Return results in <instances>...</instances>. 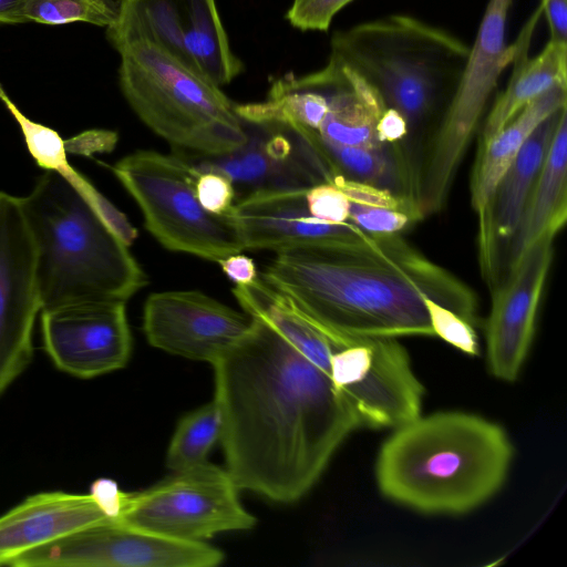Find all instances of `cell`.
<instances>
[{
	"label": "cell",
	"instance_id": "6da1fadb",
	"mask_svg": "<svg viewBox=\"0 0 567 567\" xmlns=\"http://www.w3.org/2000/svg\"><path fill=\"white\" fill-rule=\"evenodd\" d=\"M252 319L248 334L212 364L219 440L238 489L291 503L361 423L326 371Z\"/></svg>",
	"mask_w": 567,
	"mask_h": 567
},
{
	"label": "cell",
	"instance_id": "7a4b0ae2",
	"mask_svg": "<svg viewBox=\"0 0 567 567\" xmlns=\"http://www.w3.org/2000/svg\"><path fill=\"white\" fill-rule=\"evenodd\" d=\"M275 254L259 277L331 342L434 337L425 298L478 324L474 290L400 234Z\"/></svg>",
	"mask_w": 567,
	"mask_h": 567
},
{
	"label": "cell",
	"instance_id": "3957f363",
	"mask_svg": "<svg viewBox=\"0 0 567 567\" xmlns=\"http://www.w3.org/2000/svg\"><path fill=\"white\" fill-rule=\"evenodd\" d=\"M513 455L508 434L491 420L461 411L420 414L383 442L375 480L383 496L413 511L461 515L502 488Z\"/></svg>",
	"mask_w": 567,
	"mask_h": 567
},
{
	"label": "cell",
	"instance_id": "277c9868",
	"mask_svg": "<svg viewBox=\"0 0 567 567\" xmlns=\"http://www.w3.org/2000/svg\"><path fill=\"white\" fill-rule=\"evenodd\" d=\"M20 199L38 249L42 309L82 300L126 302L147 285L128 246L60 174L45 171Z\"/></svg>",
	"mask_w": 567,
	"mask_h": 567
},
{
	"label": "cell",
	"instance_id": "5b68a950",
	"mask_svg": "<svg viewBox=\"0 0 567 567\" xmlns=\"http://www.w3.org/2000/svg\"><path fill=\"white\" fill-rule=\"evenodd\" d=\"M470 47L452 33L406 14L365 21L337 31L333 56L360 74L385 107L416 133L446 111ZM435 125V126H436Z\"/></svg>",
	"mask_w": 567,
	"mask_h": 567
},
{
	"label": "cell",
	"instance_id": "8992f818",
	"mask_svg": "<svg viewBox=\"0 0 567 567\" xmlns=\"http://www.w3.org/2000/svg\"><path fill=\"white\" fill-rule=\"evenodd\" d=\"M116 51L125 100L176 153L219 156L246 143V124L220 86L146 41L124 43Z\"/></svg>",
	"mask_w": 567,
	"mask_h": 567
},
{
	"label": "cell",
	"instance_id": "52a82bcc",
	"mask_svg": "<svg viewBox=\"0 0 567 567\" xmlns=\"http://www.w3.org/2000/svg\"><path fill=\"white\" fill-rule=\"evenodd\" d=\"M111 169L138 205L145 228L166 249L217 264L244 250L226 217L199 204V171L184 156L140 150Z\"/></svg>",
	"mask_w": 567,
	"mask_h": 567
},
{
	"label": "cell",
	"instance_id": "ba28073f",
	"mask_svg": "<svg viewBox=\"0 0 567 567\" xmlns=\"http://www.w3.org/2000/svg\"><path fill=\"white\" fill-rule=\"evenodd\" d=\"M512 2L488 0L455 93L435 126L424 162L416 173L415 199L423 218L444 208L487 102L502 72L512 63L513 44L506 43Z\"/></svg>",
	"mask_w": 567,
	"mask_h": 567
},
{
	"label": "cell",
	"instance_id": "9c48e42d",
	"mask_svg": "<svg viewBox=\"0 0 567 567\" xmlns=\"http://www.w3.org/2000/svg\"><path fill=\"white\" fill-rule=\"evenodd\" d=\"M238 491L226 468L206 461L174 472L145 491L128 493L115 522L168 538L204 542L255 526Z\"/></svg>",
	"mask_w": 567,
	"mask_h": 567
},
{
	"label": "cell",
	"instance_id": "30bf717a",
	"mask_svg": "<svg viewBox=\"0 0 567 567\" xmlns=\"http://www.w3.org/2000/svg\"><path fill=\"white\" fill-rule=\"evenodd\" d=\"M106 28L112 45L146 41L218 86L244 71L230 48L216 0H118Z\"/></svg>",
	"mask_w": 567,
	"mask_h": 567
},
{
	"label": "cell",
	"instance_id": "8fae6325",
	"mask_svg": "<svg viewBox=\"0 0 567 567\" xmlns=\"http://www.w3.org/2000/svg\"><path fill=\"white\" fill-rule=\"evenodd\" d=\"M330 379L361 427L394 429L419 416L424 386L396 338L331 342Z\"/></svg>",
	"mask_w": 567,
	"mask_h": 567
},
{
	"label": "cell",
	"instance_id": "7c38bea8",
	"mask_svg": "<svg viewBox=\"0 0 567 567\" xmlns=\"http://www.w3.org/2000/svg\"><path fill=\"white\" fill-rule=\"evenodd\" d=\"M225 556L205 542L152 534L110 520L19 555L14 567H214Z\"/></svg>",
	"mask_w": 567,
	"mask_h": 567
},
{
	"label": "cell",
	"instance_id": "4fadbf2b",
	"mask_svg": "<svg viewBox=\"0 0 567 567\" xmlns=\"http://www.w3.org/2000/svg\"><path fill=\"white\" fill-rule=\"evenodd\" d=\"M41 310L33 234L20 197L0 192V395L32 360Z\"/></svg>",
	"mask_w": 567,
	"mask_h": 567
},
{
	"label": "cell",
	"instance_id": "5bb4252c",
	"mask_svg": "<svg viewBox=\"0 0 567 567\" xmlns=\"http://www.w3.org/2000/svg\"><path fill=\"white\" fill-rule=\"evenodd\" d=\"M555 236L545 234L506 269L492 290L485 326L486 361L497 379H517L529 353L538 309L554 258Z\"/></svg>",
	"mask_w": 567,
	"mask_h": 567
},
{
	"label": "cell",
	"instance_id": "9a60e30c",
	"mask_svg": "<svg viewBox=\"0 0 567 567\" xmlns=\"http://www.w3.org/2000/svg\"><path fill=\"white\" fill-rule=\"evenodd\" d=\"M125 303L82 300L42 309V340L56 368L90 379L125 367L132 349Z\"/></svg>",
	"mask_w": 567,
	"mask_h": 567
},
{
	"label": "cell",
	"instance_id": "2e32d148",
	"mask_svg": "<svg viewBox=\"0 0 567 567\" xmlns=\"http://www.w3.org/2000/svg\"><path fill=\"white\" fill-rule=\"evenodd\" d=\"M254 319L198 290H168L148 296L143 330L150 344L213 364L251 330Z\"/></svg>",
	"mask_w": 567,
	"mask_h": 567
},
{
	"label": "cell",
	"instance_id": "e0dca14e",
	"mask_svg": "<svg viewBox=\"0 0 567 567\" xmlns=\"http://www.w3.org/2000/svg\"><path fill=\"white\" fill-rule=\"evenodd\" d=\"M307 189H264L236 199L224 216L236 230L244 250L278 252L353 243L368 235L349 221L334 224L312 216L306 202Z\"/></svg>",
	"mask_w": 567,
	"mask_h": 567
},
{
	"label": "cell",
	"instance_id": "ac0fdd59",
	"mask_svg": "<svg viewBox=\"0 0 567 567\" xmlns=\"http://www.w3.org/2000/svg\"><path fill=\"white\" fill-rule=\"evenodd\" d=\"M563 106L529 135L498 181L485 214L478 219L477 248L482 275L494 288L501 280L502 246L513 238L558 126Z\"/></svg>",
	"mask_w": 567,
	"mask_h": 567
},
{
	"label": "cell",
	"instance_id": "d6986e66",
	"mask_svg": "<svg viewBox=\"0 0 567 567\" xmlns=\"http://www.w3.org/2000/svg\"><path fill=\"white\" fill-rule=\"evenodd\" d=\"M111 519L90 494L43 492L0 516V565L79 529Z\"/></svg>",
	"mask_w": 567,
	"mask_h": 567
},
{
	"label": "cell",
	"instance_id": "ffe728a7",
	"mask_svg": "<svg viewBox=\"0 0 567 567\" xmlns=\"http://www.w3.org/2000/svg\"><path fill=\"white\" fill-rule=\"evenodd\" d=\"M246 124L247 141L239 148L219 156L187 158L199 172H217L243 196L264 189L309 188L323 183L307 147L298 138L301 153L289 159L275 155L266 126Z\"/></svg>",
	"mask_w": 567,
	"mask_h": 567
},
{
	"label": "cell",
	"instance_id": "44dd1931",
	"mask_svg": "<svg viewBox=\"0 0 567 567\" xmlns=\"http://www.w3.org/2000/svg\"><path fill=\"white\" fill-rule=\"evenodd\" d=\"M540 14L539 6L513 43V71L486 116L480 144L489 141L530 102L554 86L567 85V44L548 41L538 54L528 56Z\"/></svg>",
	"mask_w": 567,
	"mask_h": 567
},
{
	"label": "cell",
	"instance_id": "7402d4cb",
	"mask_svg": "<svg viewBox=\"0 0 567 567\" xmlns=\"http://www.w3.org/2000/svg\"><path fill=\"white\" fill-rule=\"evenodd\" d=\"M282 127L291 130L309 146L326 183L334 176H342L415 199L416 174L398 144L343 146L324 142L306 127Z\"/></svg>",
	"mask_w": 567,
	"mask_h": 567
},
{
	"label": "cell",
	"instance_id": "603a6c76",
	"mask_svg": "<svg viewBox=\"0 0 567 567\" xmlns=\"http://www.w3.org/2000/svg\"><path fill=\"white\" fill-rule=\"evenodd\" d=\"M567 219V109L563 112L537 181L506 248V269L545 234L557 236Z\"/></svg>",
	"mask_w": 567,
	"mask_h": 567
},
{
	"label": "cell",
	"instance_id": "cb8c5ba5",
	"mask_svg": "<svg viewBox=\"0 0 567 567\" xmlns=\"http://www.w3.org/2000/svg\"><path fill=\"white\" fill-rule=\"evenodd\" d=\"M567 85H557L530 102L486 143L480 144L470 182L471 204L477 218L489 204L494 189L536 127L567 105Z\"/></svg>",
	"mask_w": 567,
	"mask_h": 567
},
{
	"label": "cell",
	"instance_id": "d4e9b609",
	"mask_svg": "<svg viewBox=\"0 0 567 567\" xmlns=\"http://www.w3.org/2000/svg\"><path fill=\"white\" fill-rule=\"evenodd\" d=\"M233 293L247 315L270 326L330 375L331 341L286 297L268 286L259 275L250 284L235 285Z\"/></svg>",
	"mask_w": 567,
	"mask_h": 567
},
{
	"label": "cell",
	"instance_id": "484cf974",
	"mask_svg": "<svg viewBox=\"0 0 567 567\" xmlns=\"http://www.w3.org/2000/svg\"><path fill=\"white\" fill-rule=\"evenodd\" d=\"M349 199L348 221L372 235L400 234L423 217L414 198L367 183L334 176L329 182Z\"/></svg>",
	"mask_w": 567,
	"mask_h": 567
},
{
	"label": "cell",
	"instance_id": "4316f807",
	"mask_svg": "<svg viewBox=\"0 0 567 567\" xmlns=\"http://www.w3.org/2000/svg\"><path fill=\"white\" fill-rule=\"evenodd\" d=\"M0 101L20 126L25 146L35 163L45 171L60 174L84 197L102 219L106 221L114 219L117 208L69 164L65 141L60 134L53 128L27 117L10 99L1 83Z\"/></svg>",
	"mask_w": 567,
	"mask_h": 567
},
{
	"label": "cell",
	"instance_id": "83f0119b",
	"mask_svg": "<svg viewBox=\"0 0 567 567\" xmlns=\"http://www.w3.org/2000/svg\"><path fill=\"white\" fill-rule=\"evenodd\" d=\"M221 416L215 400L185 415L174 432L166 454V465L173 472L207 461L220 439Z\"/></svg>",
	"mask_w": 567,
	"mask_h": 567
},
{
	"label": "cell",
	"instance_id": "f1b7e54d",
	"mask_svg": "<svg viewBox=\"0 0 567 567\" xmlns=\"http://www.w3.org/2000/svg\"><path fill=\"white\" fill-rule=\"evenodd\" d=\"M24 17L28 21L44 24H66L82 21L99 27H111L118 12L114 0H25Z\"/></svg>",
	"mask_w": 567,
	"mask_h": 567
},
{
	"label": "cell",
	"instance_id": "f546056e",
	"mask_svg": "<svg viewBox=\"0 0 567 567\" xmlns=\"http://www.w3.org/2000/svg\"><path fill=\"white\" fill-rule=\"evenodd\" d=\"M430 324L434 337L468 355L480 353L478 338L475 327L449 308L429 299H424Z\"/></svg>",
	"mask_w": 567,
	"mask_h": 567
},
{
	"label": "cell",
	"instance_id": "4dcf8cb0",
	"mask_svg": "<svg viewBox=\"0 0 567 567\" xmlns=\"http://www.w3.org/2000/svg\"><path fill=\"white\" fill-rule=\"evenodd\" d=\"M352 0H292L286 19L301 31H327L334 16Z\"/></svg>",
	"mask_w": 567,
	"mask_h": 567
},
{
	"label": "cell",
	"instance_id": "1f68e13d",
	"mask_svg": "<svg viewBox=\"0 0 567 567\" xmlns=\"http://www.w3.org/2000/svg\"><path fill=\"white\" fill-rule=\"evenodd\" d=\"M306 202L312 216L329 223L348 221L349 199L346 194L331 183H319L306 192Z\"/></svg>",
	"mask_w": 567,
	"mask_h": 567
},
{
	"label": "cell",
	"instance_id": "d6a6232c",
	"mask_svg": "<svg viewBox=\"0 0 567 567\" xmlns=\"http://www.w3.org/2000/svg\"><path fill=\"white\" fill-rule=\"evenodd\" d=\"M195 189L202 207L214 215L223 216L236 202L234 185L217 172H199Z\"/></svg>",
	"mask_w": 567,
	"mask_h": 567
},
{
	"label": "cell",
	"instance_id": "836d02e7",
	"mask_svg": "<svg viewBox=\"0 0 567 567\" xmlns=\"http://www.w3.org/2000/svg\"><path fill=\"white\" fill-rule=\"evenodd\" d=\"M90 495L103 512L115 520L125 506L128 493L122 492L113 480L99 478L91 485Z\"/></svg>",
	"mask_w": 567,
	"mask_h": 567
},
{
	"label": "cell",
	"instance_id": "e575fe53",
	"mask_svg": "<svg viewBox=\"0 0 567 567\" xmlns=\"http://www.w3.org/2000/svg\"><path fill=\"white\" fill-rule=\"evenodd\" d=\"M548 28L549 41L567 44V0H540Z\"/></svg>",
	"mask_w": 567,
	"mask_h": 567
},
{
	"label": "cell",
	"instance_id": "d590c367",
	"mask_svg": "<svg viewBox=\"0 0 567 567\" xmlns=\"http://www.w3.org/2000/svg\"><path fill=\"white\" fill-rule=\"evenodd\" d=\"M218 265L225 276L235 285H247L258 277L254 260L240 252L229 255L221 259Z\"/></svg>",
	"mask_w": 567,
	"mask_h": 567
},
{
	"label": "cell",
	"instance_id": "8d00e7d4",
	"mask_svg": "<svg viewBox=\"0 0 567 567\" xmlns=\"http://www.w3.org/2000/svg\"><path fill=\"white\" fill-rule=\"evenodd\" d=\"M75 152L90 155L94 152H110L117 142V134L109 130H91L72 138Z\"/></svg>",
	"mask_w": 567,
	"mask_h": 567
},
{
	"label": "cell",
	"instance_id": "74e56055",
	"mask_svg": "<svg viewBox=\"0 0 567 567\" xmlns=\"http://www.w3.org/2000/svg\"><path fill=\"white\" fill-rule=\"evenodd\" d=\"M377 131L380 142L384 144H398L409 136V127L404 117L389 107L382 113Z\"/></svg>",
	"mask_w": 567,
	"mask_h": 567
},
{
	"label": "cell",
	"instance_id": "f35d334b",
	"mask_svg": "<svg viewBox=\"0 0 567 567\" xmlns=\"http://www.w3.org/2000/svg\"><path fill=\"white\" fill-rule=\"evenodd\" d=\"M25 0H0V23H22Z\"/></svg>",
	"mask_w": 567,
	"mask_h": 567
}]
</instances>
